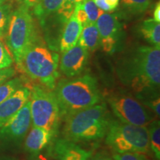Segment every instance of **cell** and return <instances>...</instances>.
<instances>
[{"instance_id": "cell-1", "label": "cell", "mask_w": 160, "mask_h": 160, "mask_svg": "<svg viewBox=\"0 0 160 160\" xmlns=\"http://www.w3.org/2000/svg\"><path fill=\"white\" fill-rule=\"evenodd\" d=\"M117 72L120 81L136 93L159 89L160 48L139 46L119 62Z\"/></svg>"}, {"instance_id": "cell-2", "label": "cell", "mask_w": 160, "mask_h": 160, "mask_svg": "<svg viewBox=\"0 0 160 160\" xmlns=\"http://www.w3.org/2000/svg\"><path fill=\"white\" fill-rule=\"evenodd\" d=\"M55 94L61 118H65L101 101L97 79L91 74L61 80L56 85Z\"/></svg>"}, {"instance_id": "cell-3", "label": "cell", "mask_w": 160, "mask_h": 160, "mask_svg": "<svg viewBox=\"0 0 160 160\" xmlns=\"http://www.w3.org/2000/svg\"><path fill=\"white\" fill-rule=\"evenodd\" d=\"M64 139L73 142H93L106 136L111 122L105 103H98L65 118Z\"/></svg>"}, {"instance_id": "cell-4", "label": "cell", "mask_w": 160, "mask_h": 160, "mask_svg": "<svg viewBox=\"0 0 160 160\" xmlns=\"http://www.w3.org/2000/svg\"><path fill=\"white\" fill-rule=\"evenodd\" d=\"M59 54L45 45L39 37L25 50L17 67L42 87L54 90L59 77Z\"/></svg>"}, {"instance_id": "cell-5", "label": "cell", "mask_w": 160, "mask_h": 160, "mask_svg": "<svg viewBox=\"0 0 160 160\" xmlns=\"http://www.w3.org/2000/svg\"><path fill=\"white\" fill-rule=\"evenodd\" d=\"M105 142L116 153H146L150 150L148 129L145 126L111 120Z\"/></svg>"}, {"instance_id": "cell-6", "label": "cell", "mask_w": 160, "mask_h": 160, "mask_svg": "<svg viewBox=\"0 0 160 160\" xmlns=\"http://www.w3.org/2000/svg\"><path fill=\"white\" fill-rule=\"evenodd\" d=\"M39 37L30 8L25 4L12 13L6 37L8 47L17 65L28 47Z\"/></svg>"}, {"instance_id": "cell-7", "label": "cell", "mask_w": 160, "mask_h": 160, "mask_svg": "<svg viewBox=\"0 0 160 160\" xmlns=\"http://www.w3.org/2000/svg\"><path fill=\"white\" fill-rule=\"evenodd\" d=\"M30 111L33 127L42 128L56 135L61 120L59 103L54 91L42 86L30 88Z\"/></svg>"}, {"instance_id": "cell-8", "label": "cell", "mask_w": 160, "mask_h": 160, "mask_svg": "<svg viewBox=\"0 0 160 160\" xmlns=\"http://www.w3.org/2000/svg\"><path fill=\"white\" fill-rule=\"evenodd\" d=\"M113 114L123 123L147 127L153 117L148 108L127 91H116L107 96Z\"/></svg>"}, {"instance_id": "cell-9", "label": "cell", "mask_w": 160, "mask_h": 160, "mask_svg": "<svg viewBox=\"0 0 160 160\" xmlns=\"http://www.w3.org/2000/svg\"><path fill=\"white\" fill-rule=\"evenodd\" d=\"M31 126L30 99L0 128V141L7 145L22 142Z\"/></svg>"}, {"instance_id": "cell-10", "label": "cell", "mask_w": 160, "mask_h": 160, "mask_svg": "<svg viewBox=\"0 0 160 160\" xmlns=\"http://www.w3.org/2000/svg\"><path fill=\"white\" fill-rule=\"evenodd\" d=\"M103 51L111 53L116 51L120 38L122 25L116 14L103 12L96 22Z\"/></svg>"}, {"instance_id": "cell-11", "label": "cell", "mask_w": 160, "mask_h": 160, "mask_svg": "<svg viewBox=\"0 0 160 160\" xmlns=\"http://www.w3.org/2000/svg\"><path fill=\"white\" fill-rule=\"evenodd\" d=\"M88 57L89 52L77 44L62 53L59 63L60 71L68 78L77 77L85 70Z\"/></svg>"}, {"instance_id": "cell-12", "label": "cell", "mask_w": 160, "mask_h": 160, "mask_svg": "<svg viewBox=\"0 0 160 160\" xmlns=\"http://www.w3.org/2000/svg\"><path fill=\"white\" fill-rule=\"evenodd\" d=\"M30 97L31 90L27 86L22 85L9 98L0 103V128L25 105Z\"/></svg>"}, {"instance_id": "cell-13", "label": "cell", "mask_w": 160, "mask_h": 160, "mask_svg": "<svg viewBox=\"0 0 160 160\" xmlns=\"http://www.w3.org/2000/svg\"><path fill=\"white\" fill-rule=\"evenodd\" d=\"M51 151L57 160H88L92 154L91 151L64 138L55 142Z\"/></svg>"}, {"instance_id": "cell-14", "label": "cell", "mask_w": 160, "mask_h": 160, "mask_svg": "<svg viewBox=\"0 0 160 160\" xmlns=\"http://www.w3.org/2000/svg\"><path fill=\"white\" fill-rule=\"evenodd\" d=\"M26 135L24 148L31 156L40 153L51 144L55 137L51 131L42 128L33 127Z\"/></svg>"}, {"instance_id": "cell-15", "label": "cell", "mask_w": 160, "mask_h": 160, "mask_svg": "<svg viewBox=\"0 0 160 160\" xmlns=\"http://www.w3.org/2000/svg\"><path fill=\"white\" fill-rule=\"evenodd\" d=\"M82 25L76 18L74 13L63 26L59 42V49L63 53L77 45L81 35Z\"/></svg>"}, {"instance_id": "cell-16", "label": "cell", "mask_w": 160, "mask_h": 160, "mask_svg": "<svg viewBox=\"0 0 160 160\" xmlns=\"http://www.w3.org/2000/svg\"><path fill=\"white\" fill-rule=\"evenodd\" d=\"M77 44L88 52L95 51L99 47L100 36L96 23L83 26Z\"/></svg>"}, {"instance_id": "cell-17", "label": "cell", "mask_w": 160, "mask_h": 160, "mask_svg": "<svg viewBox=\"0 0 160 160\" xmlns=\"http://www.w3.org/2000/svg\"><path fill=\"white\" fill-rule=\"evenodd\" d=\"M140 33L152 46L160 48V24L153 19H146L140 26Z\"/></svg>"}, {"instance_id": "cell-18", "label": "cell", "mask_w": 160, "mask_h": 160, "mask_svg": "<svg viewBox=\"0 0 160 160\" xmlns=\"http://www.w3.org/2000/svg\"><path fill=\"white\" fill-rule=\"evenodd\" d=\"M64 0H39L33 6V14L40 22L57 13Z\"/></svg>"}, {"instance_id": "cell-19", "label": "cell", "mask_w": 160, "mask_h": 160, "mask_svg": "<svg viewBox=\"0 0 160 160\" xmlns=\"http://www.w3.org/2000/svg\"><path fill=\"white\" fill-rule=\"evenodd\" d=\"M135 97L147 108L151 110L157 117H159L160 97L159 89L148 90L139 92L136 93Z\"/></svg>"}, {"instance_id": "cell-20", "label": "cell", "mask_w": 160, "mask_h": 160, "mask_svg": "<svg viewBox=\"0 0 160 160\" xmlns=\"http://www.w3.org/2000/svg\"><path fill=\"white\" fill-rule=\"evenodd\" d=\"M148 136L150 148L154 153L157 160L160 159V122L159 120H153L149 124Z\"/></svg>"}, {"instance_id": "cell-21", "label": "cell", "mask_w": 160, "mask_h": 160, "mask_svg": "<svg viewBox=\"0 0 160 160\" xmlns=\"http://www.w3.org/2000/svg\"><path fill=\"white\" fill-rule=\"evenodd\" d=\"M23 85L21 78L17 77L10 79L0 85V103L5 101Z\"/></svg>"}, {"instance_id": "cell-22", "label": "cell", "mask_w": 160, "mask_h": 160, "mask_svg": "<svg viewBox=\"0 0 160 160\" xmlns=\"http://www.w3.org/2000/svg\"><path fill=\"white\" fill-rule=\"evenodd\" d=\"M82 4L88 16L87 25L96 23L98 18L104 11L96 5L93 0H83Z\"/></svg>"}, {"instance_id": "cell-23", "label": "cell", "mask_w": 160, "mask_h": 160, "mask_svg": "<svg viewBox=\"0 0 160 160\" xmlns=\"http://www.w3.org/2000/svg\"><path fill=\"white\" fill-rule=\"evenodd\" d=\"M128 9L134 13H142L148 8L151 0H122Z\"/></svg>"}, {"instance_id": "cell-24", "label": "cell", "mask_w": 160, "mask_h": 160, "mask_svg": "<svg viewBox=\"0 0 160 160\" xmlns=\"http://www.w3.org/2000/svg\"><path fill=\"white\" fill-rule=\"evenodd\" d=\"M11 14V4L3 3L0 5V32L2 33H3L8 28Z\"/></svg>"}, {"instance_id": "cell-25", "label": "cell", "mask_w": 160, "mask_h": 160, "mask_svg": "<svg viewBox=\"0 0 160 160\" xmlns=\"http://www.w3.org/2000/svg\"><path fill=\"white\" fill-rule=\"evenodd\" d=\"M13 62V57L2 42L0 41V69L11 67Z\"/></svg>"}, {"instance_id": "cell-26", "label": "cell", "mask_w": 160, "mask_h": 160, "mask_svg": "<svg viewBox=\"0 0 160 160\" xmlns=\"http://www.w3.org/2000/svg\"><path fill=\"white\" fill-rule=\"evenodd\" d=\"M113 160H149L143 153H116L113 155Z\"/></svg>"}, {"instance_id": "cell-27", "label": "cell", "mask_w": 160, "mask_h": 160, "mask_svg": "<svg viewBox=\"0 0 160 160\" xmlns=\"http://www.w3.org/2000/svg\"><path fill=\"white\" fill-rule=\"evenodd\" d=\"M74 15L76 18H77L78 21L82 24V25L85 26L88 24V16L87 13L84 9L82 4V2L77 3L76 5L75 10H74Z\"/></svg>"}, {"instance_id": "cell-28", "label": "cell", "mask_w": 160, "mask_h": 160, "mask_svg": "<svg viewBox=\"0 0 160 160\" xmlns=\"http://www.w3.org/2000/svg\"><path fill=\"white\" fill-rule=\"evenodd\" d=\"M16 71L14 68L10 67L7 68L0 69V85L14 77Z\"/></svg>"}, {"instance_id": "cell-29", "label": "cell", "mask_w": 160, "mask_h": 160, "mask_svg": "<svg viewBox=\"0 0 160 160\" xmlns=\"http://www.w3.org/2000/svg\"><path fill=\"white\" fill-rule=\"evenodd\" d=\"M88 160H113V156L110 155L108 152L102 151L97 152L93 156L91 154Z\"/></svg>"}, {"instance_id": "cell-30", "label": "cell", "mask_w": 160, "mask_h": 160, "mask_svg": "<svg viewBox=\"0 0 160 160\" xmlns=\"http://www.w3.org/2000/svg\"><path fill=\"white\" fill-rule=\"evenodd\" d=\"M93 1H94L96 5H97L99 8L101 9L102 11L110 12V13L113 11V10H112L111 8H110V6L108 5L106 0H93Z\"/></svg>"}, {"instance_id": "cell-31", "label": "cell", "mask_w": 160, "mask_h": 160, "mask_svg": "<svg viewBox=\"0 0 160 160\" xmlns=\"http://www.w3.org/2000/svg\"><path fill=\"white\" fill-rule=\"evenodd\" d=\"M153 19L157 22H160V3L158 2L153 11Z\"/></svg>"}, {"instance_id": "cell-32", "label": "cell", "mask_w": 160, "mask_h": 160, "mask_svg": "<svg viewBox=\"0 0 160 160\" xmlns=\"http://www.w3.org/2000/svg\"><path fill=\"white\" fill-rule=\"evenodd\" d=\"M106 2H107L108 5L110 6V8H111L113 11H114V10L117 8L118 5H119V0H106Z\"/></svg>"}, {"instance_id": "cell-33", "label": "cell", "mask_w": 160, "mask_h": 160, "mask_svg": "<svg viewBox=\"0 0 160 160\" xmlns=\"http://www.w3.org/2000/svg\"><path fill=\"white\" fill-rule=\"evenodd\" d=\"M39 1V0H24L23 4H25L27 7L31 8H33Z\"/></svg>"}, {"instance_id": "cell-34", "label": "cell", "mask_w": 160, "mask_h": 160, "mask_svg": "<svg viewBox=\"0 0 160 160\" xmlns=\"http://www.w3.org/2000/svg\"><path fill=\"white\" fill-rule=\"evenodd\" d=\"M30 160H50L48 158H47L45 156L41 154V153H38L37 155L32 156Z\"/></svg>"}, {"instance_id": "cell-35", "label": "cell", "mask_w": 160, "mask_h": 160, "mask_svg": "<svg viewBox=\"0 0 160 160\" xmlns=\"http://www.w3.org/2000/svg\"><path fill=\"white\" fill-rule=\"evenodd\" d=\"M82 1H83V0H64L63 2L70 4V5H76L77 3L82 2Z\"/></svg>"}, {"instance_id": "cell-36", "label": "cell", "mask_w": 160, "mask_h": 160, "mask_svg": "<svg viewBox=\"0 0 160 160\" xmlns=\"http://www.w3.org/2000/svg\"><path fill=\"white\" fill-rule=\"evenodd\" d=\"M0 160H15L13 158L10 157H0Z\"/></svg>"}, {"instance_id": "cell-37", "label": "cell", "mask_w": 160, "mask_h": 160, "mask_svg": "<svg viewBox=\"0 0 160 160\" xmlns=\"http://www.w3.org/2000/svg\"><path fill=\"white\" fill-rule=\"evenodd\" d=\"M5 1H6V0H0V5H2L3 3H5Z\"/></svg>"}, {"instance_id": "cell-38", "label": "cell", "mask_w": 160, "mask_h": 160, "mask_svg": "<svg viewBox=\"0 0 160 160\" xmlns=\"http://www.w3.org/2000/svg\"><path fill=\"white\" fill-rule=\"evenodd\" d=\"M17 1L19 2H20V3H23L24 0H17Z\"/></svg>"}, {"instance_id": "cell-39", "label": "cell", "mask_w": 160, "mask_h": 160, "mask_svg": "<svg viewBox=\"0 0 160 160\" xmlns=\"http://www.w3.org/2000/svg\"><path fill=\"white\" fill-rule=\"evenodd\" d=\"M3 36V33H2V32H0V39H1L2 37Z\"/></svg>"}]
</instances>
